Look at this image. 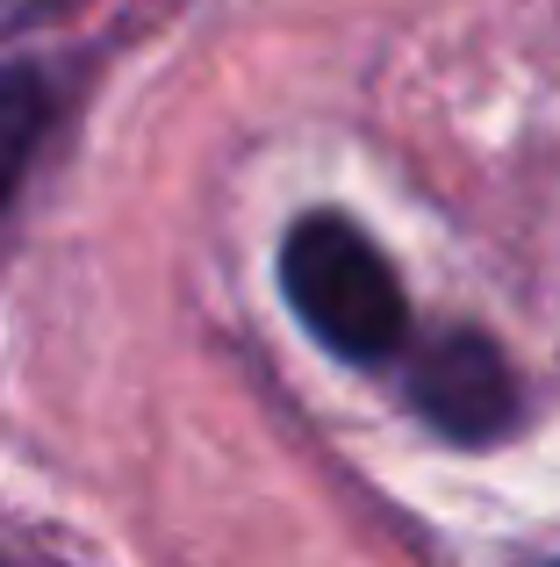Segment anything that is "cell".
I'll use <instances>...</instances> for the list:
<instances>
[{"instance_id": "cell-1", "label": "cell", "mask_w": 560, "mask_h": 567, "mask_svg": "<svg viewBox=\"0 0 560 567\" xmlns=\"http://www.w3.org/2000/svg\"><path fill=\"white\" fill-rule=\"evenodd\" d=\"M280 288H288L294 317L352 367L395 360L409 338V302H403L395 266L338 208H317V216H302L288 230V245H280Z\"/></svg>"}, {"instance_id": "cell-2", "label": "cell", "mask_w": 560, "mask_h": 567, "mask_svg": "<svg viewBox=\"0 0 560 567\" xmlns=\"http://www.w3.org/2000/svg\"><path fill=\"white\" fill-rule=\"evenodd\" d=\"M409 402L453 445H489L518 424V381L481 331H446L409 367Z\"/></svg>"}, {"instance_id": "cell-3", "label": "cell", "mask_w": 560, "mask_h": 567, "mask_svg": "<svg viewBox=\"0 0 560 567\" xmlns=\"http://www.w3.org/2000/svg\"><path fill=\"white\" fill-rule=\"evenodd\" d=\"M43 123H51V86H43L37 72H0V208L22 187Z\"/></svg>"}, {"instance_id": "cell-4", "label": "cell", "mask_w": 560, "mask_h": 567, "mask_svg": "<svg viewBox=\"0 0 560 567\" xmlns=\"http://www.w3.org/2000/svg\"><path fill=\"white\" fill-rule=\"evenodd\" d=\"M553 567H560V560H553Z\"/></svg>"}]
</instances>
